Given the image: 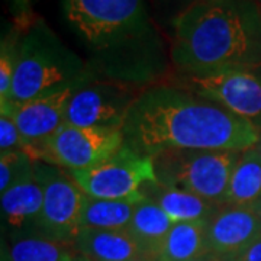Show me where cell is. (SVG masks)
<instances>
[{
	"mask_svg": "<svg viewBox=\"0 0 261 261\" xmlns=\"http://www.w3.org/2000/svg\"><path fill=\"white\" fill-rule=\"evenodd\" d=\"M125 144L144 155L166 151H245L260 138L252 123L176 84L147 87L123 126Z\"/></svg>",
	"mask_w": 261,
	"mask_h": 261,
	"instance_id": "cell-1",
	"label": "cell"
},
{
	"mask_svg": "<svg viewBox=\"0 0 261 261\" xmlns=\"http://www.w3.org/2000/svg\"><path fill=\"white\" fill-rule=\"evenodd\" d=\"M170 57L178 74L260 68L261 2H190L173 19Z\"/></svg>",
	"mask_w": 261,
	"mask_h": 261,
	"instance_id": "cell-2",
	"label": "cell"
},
{
	"mask_svg": "<svg viewBox=\"0 0 261 261\" xmlns=\"http://www.w3.org/2000/svg\"><path fill=\"white\" fill-rule=\"evenodd\" d=\"M16 23L22 29L18 63L9 102L0 113L38 96L74 86L90 73L80 57L65 47L42 19Z\"/></svg>",
	"mask_w": 261,
	"mask_h": 261,
	"instance_id": "cell-3",
	"label": "cell"
},
{
	"mask_svg": "<svg viewBox=\"0 0 261 261\" xmlns=\"http://www.w3.org/2000/svg\"><path fill=\"white\" fill-rule=\"evenodd\" d=\"M68 23L97 51H111L147 37L144 0H64Z\"/></svg>",
	"mask_w": 261,
	"mask_h": 261,
	"instance_id": "cell-4",
	"label": "cell"
},
{
	"mask_svg": "<svg viewBox=\"0 0 261 261\" xmlns=\"http://www.w3.org/2000/svg\"><path fill=\"white\" fill-rule=\"evenodd\" d=\"M241 152L207 149L166 151L154 155L152 161L159 183L195 193L216 205H225L233 167Z\"/></svg>",
	"mask_w": 261,
	"mask_h": 261,
	"instance_id": "cell-5",
	"label": "cell"
},
{
	"mask_svg": "<svg viewBox=\"0 0 261 261\" xmlns=\"http://www.w3.org/2000/svg\"><path fill=\"white\" fill-rule=\"evenodd\" d=\"M145 89L115 77H94L90 71L75 86L67 106L65 123L122 130Z\"/></svg>",
	"mask_w": 261,
	"mask_h": 261,
	"instance_id": "cell-6",
	"label": "cell"
},
{
	"mask_svg": "<svg viewBox=\"0 0 261 261\" xmlns=\"http://www.w3.org/2000/svg\"><path fill=\"white\" fill-rule=\"evenodd\" d=\"M70 174L84 195L108 200H141L142 187L157 181L152 157L134 151L126 144L97 166Z\"/></svg>",
	"mask_w": 261,
	"mask_h": 261,
	"instance_id": "cell-7",
	"label": "cell"
},
{
	"mask_svg": "<svg viewBox=\"0 0 261 261\" xmlns=\"http://www.w3.org/2000/svg\"><path fill=\"white\" fill-rule=\"evenodd\" d=\"M170 83L222 106L261 130V67L209 74H178Z\"/></svg>",
	"mask_w": 261,
	"mask_h": 261,
	"instance_id": "cell-8",
	"label": "cell"
},
{
	"mask_svg": "<svg viewBox=\"0 0 261 261\" xmlns=\"http://www.w3.org/2000/svg\"><path fill=\"white\" fill-rule=\"evenodd\" d=\"M34 168L44 189V205L38 233L73 244L82 228L84 193L74 177L58 166L34 160Z\"/></svg>",
	"mask_w": 261,
	"mask_h": 261,
	"instance_id": "cell-9",
	"label": "cell"
},
{
	"mask_svg": "<svg viewBox=\"0 0 261 261\" xmlns=\"http://www.w3.org/2000/svg\"><path fill=\"white\" fill-rule=\"evenodd\" d=\"M125 145L123 130L108 128H84L64 123L42 145L39 159L65 171L87 170Z\"/></svg>",
	"mask_w": 261,
	"mask_h": 261,
	"instance_id": "cell-10",
	"label": "cell"
},
{
	"mask_svg": "<svg viewBox=\"0 0 261 261\" xmlns=\"http://www.w3.org/2000/svg\"><path fill=\"white\" fill-rule=\"evenodd\" d=\"M77 84L34 97L3 113L15 121L34 160L39 159L42 145L65 123L67 106Z\"/></svg>",
	"mask_w": 261,
	"mask_h": 261,
	"instance_id": "cell-11",
	"label": "cell"
},
{
	"mask_svg": "<svg viewBox=\"0 0 261 261\" xmlns=\"http://www.w3.org/2000/svg\"><path fill=\"white\" fill-rule=\"evenodd\" d=\"M261 235V221L254 206L222 205L207 221L209 251L235 257Z\"/></svg>",
	"mask_w": 261,
	"mask_h": 261,
	"instance_id": "cell-12",
	"label": "cell"
},
{
	"mask_svg": "<svg viewBox=\"0 0 261 261\" xmlns=\"http://www.w3.org/2000/svg\"><path fill=\"white\" fill-rule=\"evenodd\" d=\"M44 189L35 168L0 195L2 225L12 237L38 233Z\"/></svg>",
	"mask_w": 261,
	"mask_h": 261,
	"instance_id": "cell-13",
	"label": "cell"
},
{
	"mask_svg": "<svg viewBox=\"0 0 261 261\" xmlns=\"http://www.w3.org/2000/svg\"><path fill=\"white\" fill-rule=\"evenodd\" d=\"M73 247L77 255L89 261H129L148 257L128 229L82 228Z\"/></svg>",
	"mask_w": 261,
	"mask_h": 261,
	"instance_id": "cell-14",
	"label": "cell"
},
{
	"mask_svg": "<svg viewBox=\"0 0 261 261\" xmlns=\"http://www.w3.org/2000/svg\"><path fill=\"white\" fill-rule=\"evenodd\" d=\"M142 196L159 205L173 222H207L222 205L181 189L149 181L141 190Z\"/></svg>",
	"mask_w": 261,
	"mask_h": 261,
	"instance_id": "cell-15",
	"label": "cell"
},
{
	"mask_svg": "<svg viewBox=\"0 0 261 261\" xmlns=\"http://www.w3.org/2000/svg\"><path fill=\"white\" fill-rule=\"evenodd\" d=\"M174 222L159 205L148 199L140 200L128 225V232L140 244L144 252L155 258L166 235L170 232Z\"/></svg>",
	"mask_w": 261,
	"mask_h": 261,
	"instance_id": "cell-16",
	"label": "cell"
},
{
	"mask_svg": "<svg viewBox=\"0 0 261 261\" xmlns=\"http://www.w3.org/2000/svg\"><path fill=\"white\" fill-rule=\"evenodd\" d=\"M207 222H174L155 255L157 261H192L209 251Z\"/></svg>",
	"mask_w": 261,
	"mask_h": 261,
	"instance_id": "cell-17",
	"label": "cell"
},
{
	"mask_svg": "<svg viewBox=\"0 0 261 261\" xmlns=\"http://www.w3.org/2000/svg\"><path fill=\"white\" fill-rule=\"evenodd\" d=\"M261 200V155L252 147L240 154L233 167L225 205L255 206Z\"/></svg>",
	"mask_w": 261,
	"mask_h": 261,
	"instance_id": "cell-18",
	"label": "cell"
},
{
	"mask_svg": "<svg viewBox=\"0 0 261 261\" xmlns=\"http://www.w3.org/2000/svg\"><path fill=\"white\" fill-rule=\"evenodd\" d=\"M73 244L61 243L41 233L9 238L6 261H75Z\"/></svg>",
	"mask_w": 261,
	"mask_h": 261,
	"instance_id": "cell-19",
	"label": "cell"
},
{
	"mask_svg": "<svg viewBox=\"0 0 261 261\" xmlns=\"http://www.w3.org/2000/svg\"><path fill=\"white\" fill-rule=\"evenodd\" d=\"M138 202L140 200H108L86 195L82 209V228L126 229Z\"/></svg>",
	"mask_w": 261,
	"mask_h": 261,
	"instance_id": "cell-20",
	"label": "cell"
},
{
	"mask_svg": "<svg viewBox=\"0 0 261 261\" xmlns=\"http://www.w3.org/2000/svg\"><path fill=\"white\" fill-rule=\"evenodd\" d=\"M20 34H22V29L16 23L2 38V45H0V109L5 108L9 102L10 90H12L16 63H18Z\"/></svg>",
	"mask_w": 261,
	"mask_h": 261,
	"instance_id": "cell-21",
	"label": "cell"
},
{
	"mask_svg": "<svg viewBox=\"0 0 261 261\" xmlns=\"http://www.w3.org/2000/svg\"><path fill=\"white\" fill-rule=\"evenodd\" d=\"M34 170V159L25 151L0 152V195Z\"/></svg>",
	"mask_w": 261,
	"mask_h": 261,
	"instance_id": "cell-22",
	"label": "cell"
},
{
	"mask_svg": "<svg viewBox=\"0 0 261 261\" xmlns=\"http://www.w3.org/2000/svg\"><path fill=\"white\" fill-rule=\"evenodd\" d=\"M8 151H25L29 154V147L12 116L0 113V152Z\"/></svg>",
	"mask_w": 261,
	"mask_h": 261,
	"instance_id": "cell-23",
	"label": "cell"
},
{
	"mask_svg": "<svg viewBox=\"0 0 261 261\" xmlns=\"http://www.w3.org/2000/svg\"><path fill=\"white\" fill-rule=\"evenodd\" d=\"M232 261H261V235L240 254H237Z\"/></svg>",
	"mask_w": 261,
	"mask_h": 261,
	"instance_id": "cell-24",
	"label": "cell"
},
{
	"mask_svg": "<svg viewBox=\"0 0 261 261\" xmlns=\"http://www.w3.org/2000/svg\"><path fill=\"white\" fill-rule=\"evenodd\" d=\"M13 9L16 12L18 16V22H25L31 19V3L32 0H10Z\"/></svg>",
	"mask_w": 261,
	"mask_h": 261,
	"instance_id": "cell-25",
	"label": "cell"
},
{
	"mask_svg": "<svg viewBox=\"0 0 261 261\" xmlns=\"http://www.w3.org/2000/svg\"><path fill=\"white\" fill-rule=\"evenodd\" d=\"M232 258L233 257H225V255L216 254L214 251H207L192 261H232Z\"/></svg>",
	"mask_w": 261,
	"mask_h": 261,
	"instance_id": "cell-26",
	"label": "cell"
},
{
	"mask_svg": "<svg viewBox=\"0 0 261 261\" xmlns=\"http://www.w3.org/2000/svg\"><path fill=\"white\" fill-rule=\"evenodd\" d=\"M129 261H157L155 258H152V257H138V258H134V260Z\"/></svg>",
	"mask_w": 261,
	"mask_h": 261,
	"instance_id": "cell-27",
	"label": "cell"
},
{
	"mask_svg": "<svg viewBox=\"0 0 261 261\" xmlns=\"http://www.w3.org/2000/svg\"><path fill=\"white\" fill-rule=\"evenodd\" d=\"M254 148H255V151H257V152L261 155V130H260V138H258V141H257V144L254 145Z\"/></svg>",
	"mask_w": 261,
	"mask_h": 261,
	"instance_id": "cell-28",
	"label": "cell"
},
{
	"mask_svg": "<svg viewBox=\"0 0 261 261\" xmlns=\"http://www.w3.org/2000/svg\"><path fill=\"white\" fill-rule=\"evenodd\" d=\"M254 209L257 211V214H258V216H260V221H261V200L257 203V205L254 206Z\"/></svg>",
	"mask_w": 261,
	"mask_h": 261,
	"instance_id": "cell-29",
	"label": "cell"
},
{
	"mask_svg": "<svg viewBox=\"0 0 261 261\" xmlns=\"http://www.w3.org/2000/svg\"><path fill=\"white\" fill-rule=\"evenodd\" d=\"M75 261H89V260H86V258H83V257L77 255V258H75Z\"/></svg>",
	"mask_w": 261,
	"mask_h": 261,
	"instance_id": "cell-30",
	"label": "cell"
},
{
	"mask_svg": "<svg viewBox=\"0 0 261 261\" xmlns=\"http://www.w3.org/2000/svg\"><path fill=\"white\" fill-rule=\"evenodd\" d=\"M190 2H193V0H187V3H190Z\"/></svg>",
	"mask_w": 261,
	"mask_h": 261,
	"instance_id": "cell-31",
	"label": "cell"
},
{
	"mask_svg": "<svg viewBox=\"0 0 261 261\" xmlns=\"http://www.w3.org/2000/svg\"><path fill=\"white\" fill-rule=\"evenodd\" d=\"M258 2H261V0H258Z\"/></svg>",
	"mask_w": 261,
	"mask_h": 261,
	"instance_id": "cell-32",
	"label": "cell"
}]
</instances>
